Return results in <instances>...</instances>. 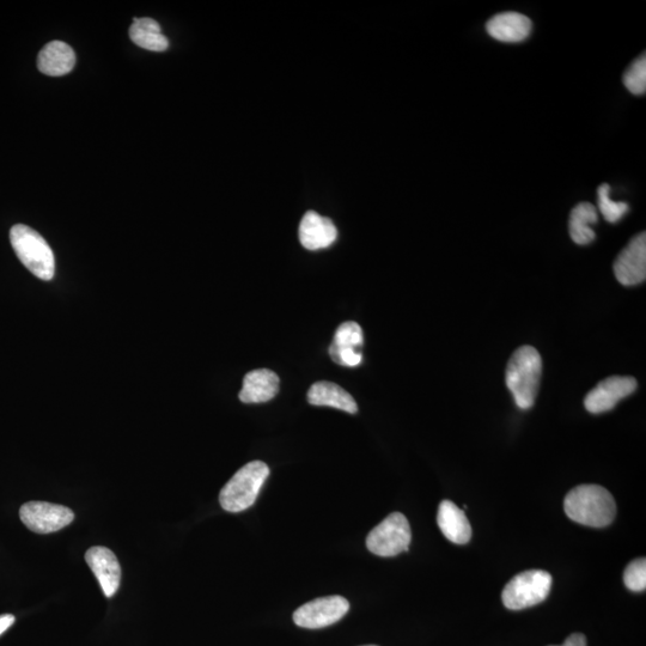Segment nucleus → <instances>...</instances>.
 I'll return each mask as SVG.
<instances>
[{
  "instance_id": "nucleus-1",
  "label": "nucleus",
  "mask_w": 646,
  "mask_h": 646,
  "mask_svg": "<svg viewBox=\"0 0 646 646\" xmlns=\"http://www.w3.org/2000/svg\"><path fill=\"white\" fill-rule=\"evenodd\" d=\"M564 511L570 520L593 528L609 526L617 515V504L605 487L580 485L568 493Z\"/></svg>"
},
{
  "instance_id": "nucleus-2",
  "label": "nucleus",
  "mask_w": 646,
  "mask_h": 646,
  "mask_svg": "<svg viewBox=\"0 0 646 646\" xmlns=\"http://www.w3.org/2000/svg\"><path fill=\"white\" fill-rule=\"evenodd\" d=\"M542 373V359L532 346H522L511 356L505 374V382L521 410H529L535 404Z\"/></svg>"
},
{
  "instance_id": "nucleus-3",
  "label": "nucleus",
  "mask_w": 646,
  "mask_h": 646,
  "mask_svg": "<svg viewBox=\"0 0 646 646\" xmlns=\"http://www.w3.org/2000/svg\"><path fill=\"white\" fill-rule=\"evenodd\" d=\"M10 241L18 259L30 272L45 282H50L56 273V260L50 245L38 231L17 224L11 228Z\"/></svg>"
},
{
  "instance_id": "nucleus-4",
  "label": "nucleus",
  "mask_w": 646,
  "mask_h": 646,
  "mask_svg": "<svg viewBox=\"0 0 646 646\" xmlns=\"http://www.w3.org/2000/svg\"><path fill=\"white\" fill-rule=\"evenodd\" d=\"M270 475L265 462L253 461L243 466L225 484L219 495V503L228 513H241L257 501L262 485Z\"/></svg>"
},
{
  "instance_id": "nucleus-5",
  "label": "nucleus",
  "mask_w": 646,
  "mask_h": 646,
  "mask_svg": "<svg viewBox=\"0 0 646 646\" xmlns=\"http://www.w3.org/2000/svg\"><path fill=\"white\" fill-rule=\"evenodd\" d=\"M552 576L546 571H524L511 580L503 590L504 606L521 611L544 602L552 588Z\"/></svg>"
},
{
  "instance_id": "nucleus-6",
  "label": "nucleus",
  "mask_w": 646,
  "mask_h": 646,
  "mask_svg": "<svg viewBox=\"0 0 646 646\" xmlns=\"http://www.w3.org/2000/svg\"><path fill=\"white\" fill-rule=\"evenodd\" d=\"M410 522L400 513L390 514L368 535V550L379 557H395L410 548Z\"/></svg>"
},
{
  "instance_id": "nucleus-7",
  "label": "nucleus",
  "mask_w": 646,
  "mask_h": 646,
  "mask_svg": "<svg viewBox=\"0 0 646 646\" xmlns=\"http://www.w3.org/2000/svg\"><path fill=\"white\" fill-rule=\"evenodd\" d=\"M350 603L340 595L320 597L306 603L294 613V621L303 629L318 630L331 626L349 612Z\"/></svg>"
},
{
  "instance_id": "nucleus-8",
  "label": "nucleus",
  "mask_w": 646,
  "mask_h": 646,
  "mask_svg": "<svg viewBox=\"0 0 646 646\" xmlns=\"http://www.w3.org/2000/svg\"><path fill=\"white\" fill-rule=\"evenodd\" d=\"M24 526L38 534L56 533L75 520V514L64 505L47 502H29L20 510Z\"/></svg>"
},
{
  "instance_id": "nucleus-9",
  "label": "nucleus",
  "mask_w": 646,
  "mask_h": 646,
  "mask_svg": "<svg viewBox=\"0 0 646 646\" xmlns=\"http://www.w3.org/2000/svg\"><path fill=\"white\" fill-rule=\"evenodd\" d=\"M636 389L637 381L633 377H608L585 396L584 406L590 413H605L613 410L619 401L635 393Z\"/></svg>"
},
{
  "instance_id": "nucleus-10",
  "label": "nucleus",
  "mask_w": 646,
  "mask_h": 646,
  "mask_svg": "<svg viewBox=\"0 0 646 646\" xmlns=\"http://www.w3.org/2000/svg\"><path fill=\"white\" fill-rule=\"evenodd\" d=\"M615 277L625 286L638 285L646 278V235L638 234L614 262Z\"/></svg>"
},
{
  "instance_id": "nucleus-11",
  "label": "nucleus",
  "mask_w": 646,
  "mask_h": 646,
  "mask_svg": "<svg viewBox=\"0 0 646 646\" xmlns=\"http://www.w3.org/2000/svg\"><path fill=\"white\" fill-rule=\"evenodd\" d=\"M85 562L94 572L103 594L112 597L117 593L121 582V566L115 554L107 547H91L85 553Z\"/></svg>"
},
{
  "instance_id": "nucleus-12",
  "label": "nucleus",
  "mask_w": 646,
  "mask_h": 646,
  "mask_svg": "<svg viewBox=\"0 0 646 646\" xmlns=\"http://www.w3.org/2000/svg\"><path fill=\"white\" fill-rule=\"evenodd\" d=\"M298 234L304 248L308 251H319L333 245L337 240L338 231L331 219L309 211L302 218Z\"/></svg>"
},
{
  "instance_id": "nucleus-13",
  "label": "nucleus",
  "mask_w": 646,
  "mask_h": 646,
  "mask_svg": "<svg viewBox=\"0 0 646 646\" xmlns=\"http://www.w3.org/2000/svg\"><path fill=\"white\" fill-rule=\"evenodd\" d=\"M532 28V21L518 12H503L492 17L486 24L487 33L493 39L508 42V44H517L526 40L532 33Z\"/></svg>"
},
{
  "instance_id": "nucleus-14",
  "label": "nucleus",
  "mask_w": 646,
  "mask_h": 646,
  "mask_svg": "<svg viewBox=\"0 0 646 646\" xmlns=\"http://www.w3.org/2000/svg\"><path fill=\"white\" fill-rule=\"evenodd\" d=\"M279 377L270 369H258L248 373L243 380L240 400L245 404H261L270 401L279 392Z\"/></svg>"
},
{
  "instance_id": "nucleus-15",
  "label": "nucleus",
  "mask_w": 646,
  "mask_h": 646,
  "mask_svg": "<svg viewBox=\"0 0 646 646\" xmlns=\"http://www.w3.org/2000/svg\"><path fill=\"white\" fill-rule=\"evenodd\" d=\"M437 523L441 532L456 545H466L472 538V527L465 511L450 501H443L438 508Z\"/></svg>"
},
{
  "instance_id": "nucleus-16",
  "label": "nucleus",
  "mask_w": 646,
  "mask_h": 646,
  "mask_svg": "<svg viewBox=\"0 0 646 646\" xmlns=\"http://www.w3.org/2000/svg\"><path fill=\"white\" fill-rule=\"evenodd\" d=\"M76 65V54L63 41H52L42 48L38 57V67L44 75L65 76Z\"/></svg>"
},
{
  "instance_id": "nucleus-17",
  "label": "nucleus",
  "mask_w": 646,
  "mask_h": 646,
  "mask_svg": "<svg viewBox=\"0 0 646 646\" xmlns=\"http://www.w3.org/2000/svg\"><path fill=\"white\" fill-rule=\"evenodd\" d=\"M308 401L310 405L333 407L350 414L358 412L357 402L353 396L332 382L314 383L309 389Z\"/></svg>"
},
{
  "instance_id": "nucleus-18",
  "label": "nucleus",
  "mask_w": 646,
  "mask_h": 646,
  "mask_svg": "<svg viewBox=\"0 0 646 646\" xmlns=\"http://www.w3.org/2000/svg\"><path fill=\"white\" fill-rule=\"evenodd\" d=\"M130 38L138 47L151 52H164L169 47V41L162 34L160 24L148 17L134 18Z\"/></svg>"
},
{
  "instance_id": "nucleus-19",
  "label": "nucleus",
  "mask_w": 646,
  "mask_h": 646,
  "mask_svg": "<svg viewBox=\"0 0 646 646\" xmlns=\"http://www.w3.org/2000/svg\"><path fill=\"white\" fill-rule=\"evenodd\" d=\"M597 223V210L593 204L581 203L571 211L569 230L572 241L580 246H587L595 240L594 230L590 224Z\"/></svg>"
},
{
  "instance_id": "nucleus-20",
  "label": "nucleus",
  "mask_w": 646,
  "mask_h": 646,
  "mask_svg": "<svg viewBox=\"0 0 646 646\" xmlns=\"http://www.w3.org/2000/svg\"><path fill=\"white\" fill-rule=\"evenodd\" d=\"M363 346L362 327L357 322L347 321L334 334L331 347L337 350L359 351Z\"/></svg>"
},
{
  "instance_id": "nucleus-21",
  "label": "nucleus",
  "mask_w": 646,
  "mask_h": 646,
  "mask_svg": "<svg viewBox=\"0 0 646 646\" xmlns=\"http://www.w3.org/2000/svg\"><path fill=\"white\" fill-rule=\"evenodd\" d=\"M609 193H611V187H609V185L603 184L599 187L597 195H599L600 211L607 222L617 223L625 216V213L629 211V205L613 201L609 198Z\"/></svg>"
},
{
  "instance_id": "nucleus-22",
  "label": "nucleus",
  "mask_w": 646,
  "mask_h": 646,
  "mask_svg": "<svg viewBox=\"0 0 646 646\" xmlns=\"http://www.w3.org/2000/svg\"><path fill=\"white\" fill-rule=\"evenodd\" d=\"M625 87L633 95H644L646 91V57L645 54L633 62L623 78Z\"/></svg>"
},
{
  "instance_id": "nucleus-23",
  "label": "nucleus",
  "mask_w": 646,
  "mask_h": 646,
  "mask_svg": "<svg viewBox=\"0 0 646 646\" xmlns=\"http://www.w3.org/2000/svg\"><path fill=\"white\" fill-rule=\"evenodd\" d=\"M624 583L627 589L635 591V593H642L646 589L645 558L633 560L632 563L627 565L624 572Z\"/></svg>"
},
{
  "instance_id": "nucleus-24",
  "label": "nucleus",
  "mask_w": 646,
  "mask_h": 646,
  "mask_svg": "<svg viewBox=\"0 0 646 646\" xmlns=\"http://www.w3.org/2000/svg\"><path fill=\"white\" fill-rule=\"evenodd\" d=\"M329 355L335 363L347 368L358 367L363 359L362 353L359 351L337 350L331 346H329Z\"/></svg>"
},
{
  "instance_id": "nucleus-25",
  "label": "nucleus",
  "mask_w": 646,
  "mask_h": 646,
  "mask_svg": "<svg viewBox=\"0 0 646 646\" xmlns=\"http://www.w3.org/2000/svg\"><path fill=\"white\" fill-rule=\"evenodd\" d=\"M556 646V645H551ZM560 646H587V638L582 633H574Z\"/></svg>"
},
{
  "instance_id": "nucleus-26",
  "label": "nucleus",
  "mask_w": 646,
  "mask_h": 646,
  "mask_svg": "<svg viewBox=\"0 0 646 646\" xmlns=\"http://www.w3.org/2000/svg\"><path fill=\"white\" fill-rule=\"evenodd\" d=\"M15 617L12 614H3L0 615V636L4 632L8 631L12 625L15 624Z\"/></svg>"
},
{
  "instance_id": "nucleus-27",
  "label": "nucleus",
  "mask_w": 646,
  "mask_h": 646,
  "mask_svg": "<svg viewBox=\"0 0 646 646\" xmlns=\"http://www.w3.org/2000/svg\"><path fill=\"white\" fill-rule=\"evenodd\" d=\"M365 646H376V645H365Z\"/></svg>"
}]
</instances>
